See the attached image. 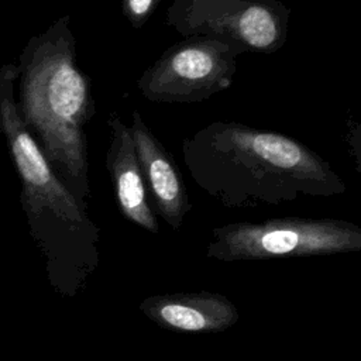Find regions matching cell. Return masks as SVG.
<instances>
[{
  "instance_id": "obj_1",
  "label": "cell",
  "mask_w": 361,
  "mask_h": 361,
  "mask_svg": "<svg viewBox=\"0 0 361 361\" xmlns=\"http://www.w3.org/2000/svg\"><path fill=\"white\" fill-rule=\"evenodd\" d=\"M195 183L230 209L278 206L347 190L330 162L302 141L238 121H213L182 141Z\"/></svg>"
},
{
  "instance_id": "obj_2",
  "label": "cell",
  "mask_w": 361,
  "mask_h": 361,
  "mask_svg": "<svg viewBox=\"0 0 361 361\" xmlns=\"http://www.w3.org/2000/svg\"><path fill=\"white\" fill-rule=\"evenodd\" d=\"M21 120L66 188L92 196L86 127L96 113L90 76L80 68L71 16L32 35L18 55Z\"/></svg>"
},
{
  "instance_id": "obj_3",
  "label": "cell",
  "mask_w": 361,
  "mask_h": 361,
  "mask_svg": "<svg viewBox=\"0 0 361 361\" xmlns=\"http://www.w3.org/2000/svg\"><path fill=\"white\" fill-rule=\"evenodd\" d=\"M17 63H3L0 73V135L17 169L20 203L30 235L45 259L52 289L76 296L99 265L100 231L82 203L61 180L25 128L17 109Z\"/></svg>"
},
{
  "instance_id": "obj_4",
  "label": "cell",
  "mask_w": 361,
  "mask_h": 361,
  "mask_svg": "<svg viewBox=\"0 0 361 361\" xmlns=\"http://www.w3.org/2000/svg\"><path fill=\"white\" fill-rule=\"evenodd\" d=\"M361 251V224L340 219L275 217L212 230L206 255L219 261L300 258Z\"/></svg>"
},
{
  "instance_id": "obj_5",
  "label": "cell",
  "mask_w": 361,
  "mask_h": 361,
  "mask_svg": "<svg viewBox=\"0 0 361 361\" xmlns=\"http://www.w3.org/2000/svg\"><path fill=\"white\" fill-rule=\"evenodd\" d=\"M289 18L279 0H173L165 24L182 37L223 39L240 54H274L288 41Z\"/></svg>"
},
{
  "instance_id": "obj_6",
  "label": "cell",
  "mask_w": 361,
  "mask_h": 361,
  "mask_svg": "<svg viewBox=\"0 0 361 361\" xmlns=\"http://www.w3.org/2000/svg\"><path fill=\"white\" fill-rule=\"evenodd\" d=\"M240 52L228 42L206 35L183 37L166 48L137 79L149 102L196 103L231 87Z\"/></svg>"
},
{
  "instance_id": "obj_7",
  "label": "cell",
  "mask_w": 361,
  "mask_h": 361,
  "mask_svg": "<svg viewBox=\"0 0 361 361\" xmlns=\"http://www.w3.org/2000/svg\"><path fill=\"white\" fill-rule=\"evenodd\" d=\"M130 131L135 144L148 199L152 203L151 207L171 228L179 230L192 209L182 172L138 110L131 113Z\"/></svg>"
},
{
  "instance_id": "obj_8",
  "label": "cell",
  "mask_w": 361,
  "mask_h": 361,
  "mask_svg": "<svg viewBox=\"0 0 361 361\" xmlns=\"http://www.w3.org/2000/svg\"><path fill=\"white\" fill-rule=\"evenodd\" d=\"M138 307L158 327L178 333H221L240 319L231 300L207 290L151 295Z\"/></svg>"
},
{
  "instance_id": "obj_9",
  "label": "cell",
  "mask_w": 361,
  "mask_h": 361,
  "mask_svg": "<svg viewBox=\"0 0 361 361\" xmlns=\"http://www.w3.org/2000/svg\"><path fill=\"white\" fill-rule=\"evenodd\" d=\"M107 126L110 142L106 154V168L118 210L128 221L149 233H158L159 224L148 200L130 127L116 111L109 114Z\"/></svg>"
},
{
  "instance_id": "obj_10",
  "label": "cell",
  "mask_w": 361,
  "mask_h": 361,
  "mask_svg": "<svg viewBox=\"0 0 361 361\" xmlns=\"http://www.w3.org/2000/svg\"><path fill=\"white\" fill-rule=\"evenodd\" d=\"M162 0H120V8L128 24L140 30L152 17Z\"/></svg>"
},
{
  "instance_id": "obj_11",
  "label": "cell",
  "mask_w": 361,
  "mask_h": 361,
  "mask_svg": "<svg viewBox=\"0 0 361 361\" xmlns=\"http://www.w3.org/2000/svg\"><path fill=\"white\" fill-rule=\"evenodd\" d=\"M149 361H155V360H149Z\"/></svg>"
}]
</instances>
